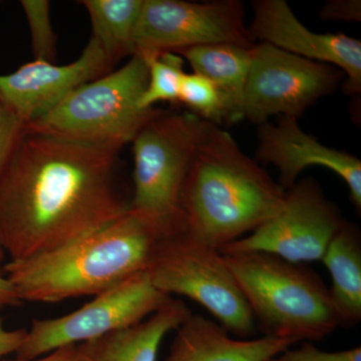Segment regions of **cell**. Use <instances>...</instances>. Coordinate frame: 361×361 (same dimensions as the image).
Segmentation results:
<instances>
[{
  "label": "cell",
  "instance_id": "2e32d148",
  "mask_svg": "<svg viewBox=\"0 0 361 361\" xmlns=\"http://www.w3.org/2000/svg\"><path fill=\"white\" fill-rule=\"evenodd\" d=\"M191 314L186 304L171 298L134 326L77 344L71 361H157L163 339Z\"/></svg>",
  "mask_w": 361,
  "mask_h": 361
},
{
  "label": "cell",
  "instance_id": "5b68a950",
  "mask_svg": "<svg viewBox=\"0 0 361 361\" xmlns=\"http://www.w3.org/2000/svg\"><path fill=\"white\" fill-rule=\"evenodd\" d=\"M147 82V59L135 54L118 70L73 90L49 113L25 126V130L121 151L155 111L141 106Z\"/></svg>",
  "mask_w": 361,
  "mask_h": 361
},
{
  "label": "cell",
  "instance_id": "f1b7e54d",
  "mask_svg": "<svg viewBox=\"0 0 361 361\" xmlns=\"http://www.w3.org/2000/svg\"><path fill=\"white\" fill-rule=\"evenodd\" d=\"M4 258H6V253H4V249L0 246V263L4 262Z\"/></svg>",
  "mask_w": 361,
  "mask_h": 361
},
{
  "label": "cell",
  "instance_id": "ffe728a7",
  "mask_svg": "<svg viewBox=\"0 0 361 361\" xmlns=\"http://www.w3.org/2000/svg\"><path fill=\"white\" fill-rule=\"evenodd\" d=\"M142 54L148 63V82L141 99L142 108L148 110L158 103H179L180 84L186 73L184 59L170 51Z\"/></svg>",
  "mask_w": 361,
  "mask_h": 361
},
{
  "label": "cell",
  "instance_id": "cb8c5ba5",
  "mask_svg": "<svg viewBox=\"0 0 361 361\" xmlns=\"http://www.w3.org/2000/svg\"><path fill=\"white\" fill-rule=\"evenodd\" d=\"M25 125L0 103V175L11 160Z\"/></svg>",
  "mask_w": 361,
  "mask_h": 361
},
{
  "label": "cell",
  "instance_id": "3957f363",
  "mask_svg": "<svg viewBox=\"0 0 361 361\" xmlns=\"http://www.w3.org/2000/svg\"><path fill=\"white\" fill-rule=\"evenodd\" d=\"M168 235L155 221L129 209L68 245L9 261L4 271L21 302L56 303L96 296L148 270L157 247Z\"/></svg>",
  "mask_w": 361,
  "mask_h": 361
},
{
  "label": "cell",
  "instance_id": "9a60e30c",
  "mask_svg": "<svg viewBox=\"0 0 361 361\" xmlns=\"http://www.w3.org/2000/svg\"><path fill=\"white\" fill-rule=\"evenodd\" d=\"M295 343L264 336L250 341L235 339L217 322L192 313L176 329L165 361H268Z\"/></svg>",
  "mask_w": 361,
  "mask_h": 361
},
{
  "label": "cell",
  "instance_id": "277c9868",
  "mask_svg": "<svg viewBox=\"0 0 361 361\" xmlns=\"http://www.w3.org/2000/svg\"><path fill=\"white\" fill-rule=\"evenodd\" d=\"M221 253L264 336L320 341L341 326L329 289L310 266L267 252Z\"/></svg>",
  "mask_w": 361,
  "mask_h": 361
},
{
  "label": "cell",
  "instance_id": "8992f818",
  "mask_svg": "<svg viewBox=\"0 0 361 361\" xmlns=\"http://www.w3.org/2000/svg\"><path fill=\"white\" fill-rule=\"evenodd\" d=\"M208 125L190 111L155 110L133 139L129 209L155 221L168 234L184 230L180 196Z\"/></svg>",
  "mask_w": 361,
  "mask_h": 361
},
{
  "label": "cell",
  "instance_id": "7c38bea8",
  "mask_svg": "<svg viewBox=\"0 0 361 361\" xmlns=\"http://www.w3.org/2000/svg\"><path fill=\"white\" fill-rule=\"evenodd\" d=\"M103 47L90 37L77 61L65 66L35 61L0 75V103L23 125L35 122L80 85L113 71Z\"/></svg>",
  "mask_w": 361,
  "mask_h": 361
},
{
  "label": "cell",
  "instance_id": "4fadbf2b",
  "mask_svg": "<svg viewBox=\"0 0 361 361\" xmlns=\"http://www.w3.org/2000/svg\"><path fill=\"white\" fill-rule=\"evenodd\" d=\"M253 39L278 49L341 70L345 75L342 89L349 96L361 92V42L343 33H316L304 26L284 0L252 2Z\"/></svg>",
  "mask_w": 361,
  "mask_h": 361
},
{
  "label": "cell",
  "instance_id": "44dd1931",
  "mask_svg": "<svg viewBox=\"0 0 361 361\" xmlns=\"http://www.w3.org/2000/svg\"><path fill=\"white\" fill-rule=\"evenodd\" d=\"M179 103L190 113L221 127L226 123L224 104L215 85L199 73H185L180 84Z\"/></svg>",
  "mask_w": 361,
  "mask_h": 361
},
{
  "label": "cell",
  "instance_id": "d4e9b609",
  "mask_svg": "<svg viewBox=\"0 0 361 361\" xmlns=\"http://www.w3.org/2000/svg\"><path fill=\"white\" fill-rule=\"evenodd\" d=\"M320 18L325 20L360 21V0H331L320 11Z\"/></svg>",
  "mask_w": 361,
  "mask_h": 361
},
{
  "label": "cell",
  "instance_id": "484cf974",
  "mask_svg": "<svg viewBox=\"0 0 361 361\" xmlns=\"http://www.w3.org/2000/svg\"><path fill=\"white\" fill-rule=\"evenodd\" d=\"M26 329H7L4 319L0 317V360L16 353L25 341Z\"/></svg>",
  "mask_w": 361,
  "mask_h": 361
},
{
  "label": "cell",
  "instance_id": "ac0fdd59",
  "mask_svg": "<svg viewBox=\"0 0 361 361\" xmlns=\"http://www.w3.org/2000/svg\"><path fill=\"white\" fill-rule=\"evenodd\" d=\"M322 261L331 277L329 294L341 326H355L361 320V236L357 226L346 221Z\"/></svg>",
  "mask_w": 361,
  "mask_h": 361
},
{
  "label": "cell",
  "instance_id": "5bb4252c",
  "mask_svg": "<svg viewBox=\"0 0 361 361\" xmlns=\"http://www.w3.org/2000/svg\"><path fill=\"white\" fill-rule=\"evenodd\" d=\"M257 161L271 163L279 171L280 186L285 191L293 186L306 168L329 169L345 182L351 203L361 209V161L357 157L324 146L307 134L291 116H278L276 123L259 126Z\"/></svg>",
  "mask_w": 361,
  "mask_h": 361
},
{
  "label": "cell",
  "instance_id": "7402d4cb",
  "mask_svg": "<svg viewBox=\"0 0 361 361\" xmlns=\"http://www.w3.org/2000/svg\"><path fill=\"white\" fill-rule=\"evenodd\" d=\"M20 6L30 25L35 59L54 63L56 35L51 25V4L45 0H23Z\"/></svg>",
  "mask_w": 361,
  "mask_h": 361
},
{
  "label": "cell",
  "instance_id": "603a6c76",
  "mask_svg": "<svg viewBox=\"0 0 361 361\" xmlns=\"http://www.w3.org/2000/svg\"><path fill=\"white\" fill-rule=\"evenodd\" d=\"M268 361H361V348L324 351L311 341H303L298 348H288Z\"/></svg>",
  "mask_w": 361,
  "mask_h": 361
},
{
  "label": "cell",
  "instance_id": "7a4b0ae2",
  "mask_svg": "<svg viewBox=\"0 0 361 361\" xmlns=\"http://www.w3.org/2000/svg\"><path fill=\"white\" fill-rule=\"evenodd\" d=\"M285 195L229 133L209 123L180 196L184 231L221 251L275 217Z\"/></svg>",
  "mask_w": 361,
  "mask_h": 361
},
{
  "label": "cell",
  "instance_id": "ba28073f",
  "mask_svg": "<svg viewBox=\"0 0 361 361\" xmlns=\"http://www.w3.org/2000/svg\"><path fill=\"white\" fill-rule=\"evenodd\" d=\"M171 298L154 286L148 270L137 273L97 294L73 312L33 319L16 357L35 360L58 348L129 329L160 310Z\"/></svg>",
  "mask_w": 361,
  "mask_h": 361
},
{
  "label": "cell",
  "instance_id": "e0dca14e",
  "mask_svg": "<svg viewBox=\"0 0 361 361\" xmlns=\"http://www.w3.org/2000/svg\"><path fill=\"white\" fill-rule=\"evenodd\" d=\"M252 49L231 44L192 47L176 54L187 61L193 73L208 78L219 92L226 111V123L244 120V94Z\"/></svg>",
  "mask_w": 361,
  "mask_h": 361
},
{
  "label": "cell",
  "instance_id": "6da1fadb",
  "mask_svg": "<svg viewBox=\"0 0 361 361\" xmlns=\"http://www.w3.org/2000/svg\"><path fill=\"white\" fill-rule=\"evenodd\" d=\"M118 152L23 130L0 175V246L9 261L68 245L127 212L115 183Z\"/></svg>",
  "mask_w": 361,
  "mask_h": 361
},
{
  "label": "cell",
  "instance_id": "4316f807",
  "mask_svg": "<svg viewBox=\"0 0 361 361\" xmlns=\"http://www.w3.org/2000/svg\"><path fill=\"white\" fill-rule=\"evenodd\" d=\"M20 299L4 271H0V311L20 305Z\"/></svg>",
  "mask_w": 361,
  "mask_h": 361
},
{
  "label": "cell",
  "instance_id": "9c48e42d",
  "mask_svg": "<svg viewBox=\"0 0 361 361\" xmlns=\"http://www.w3.org/2000/svg\"><path fill=\"white\" fill-rule=\"evenodd\" d=\"M134 39L135 54L179 52L214 44L251 49L256 44L239 0H142Z\"/></svg>",
  "mask_w": 361,
  "mask_h": 361
},
{
  "label": "cell",
  "instance_id": "8fae6325",
  "mask_svg": "<svg viewBox=\"0 0 361 361\" xmlns=\"http://www.w3.org/2000/svg\"><path fill=\"white\" fill-rule=\"evenodd\" d=\"M346 220L313 178L286 190L283 208L248 236L220 252L262 251L300 264L322 261Z\"/></svg>",
  "mask_w": 361,
  "mask_h": 361
},
{
  "label": "cell",
  "instance_id": "83f0119b",
  "mask_svg": "<svg viewBox=\"0 0 361 361\" xmlns=\"http://www.w3.org/2000/svg\"><path fill=\"white\" fill-rule=\"evenodd\" d=\"M75 346L68 345L58 348L51 351V353H47V355L35 358V360H21V358L16 357V360L4 361H71L73 350H75Z\"/></svg>",
  "mask_w": 361,
  "mask_h": 361
},
{
  "label": "cell",
  "instance_id": "30bf717a",
  "mask_svg": "<svg viewBox=\"0 0 361 361\" xmlns=\"http://www.w3.org/2000/svg\"><path fill=\"white\" fill-rule=\"evenodd\" d=\"M343 77L336 66L300 58L268 42L256 44L246 80L244 118L258 126L273 116L297 120L332 94Z\"/></svg>",
  "mask_w": 361,
  "mask_h": 361
},
{
  "label": "cell",
  "instance_id": "d6986e66",
  "mask_svg": "<svg viewBox=\"0 0 361 361\" xmlns=\"http://www.w3.org/2000/svg\"><path fill=\"white\" fill-rule=\"evenodd\" d=\"M92 23V37L102 45L111 63L135 54V30L142 0H84Z\"/></svg>",
  "mask_w": 361,
  "mask_h": 361
},
{
  "label": "cell",
  "instance_id": "52a82bcc",
  "mask_svg": "<svg viewBox=\"0 0 361 361\" xmlns=\"http://www.w3.org/2000/svg\"><path fill=\"white\" fill-rule=\"evenodd\" d=\"M148 272L159 291L200 304L229 334H255L254 316L223 254L184 230L161 240Z\"/></svg>",
  "mask_w": 361,
  "mask_h": 361
}]
</instances>
